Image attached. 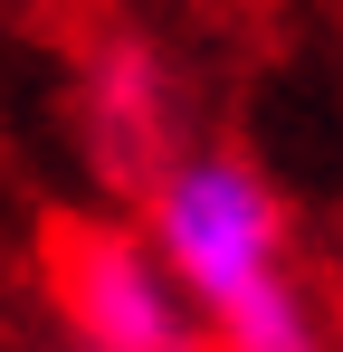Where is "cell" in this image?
<instances>
[{"label": "cell", "instance_id": "obj_1", "mask_svg": "<svg viewBox=\"0 0 343 352\" xmlns=\"http://www.w3.org/2000/svg\"><path fill=\"white\" fill-rule=\"evenodd\" d=\"M134 238L153 248V267L191 305V324H210L229 305L305 276L295 267V210H286V190L248 153H229V143H181L153 172V190L134 200Z\"/></svg>", "mask_w": 343, "mask_h": 352}, {"label": "cell", "instance_id": "obj_2", "mask_svg": "<svg viewBox=\"0 0 343 352\" xmlns=\"http://www.w3.org/2000/svg\"><path fill=\"white\" fill-rule=\"evenodd\" d=\"M48 305L76 352H210L191 305L153 267V248L134 238V219H105V210L48 229Z\"/></svg>", "mask_w": 343, "mask_h": 352}, {"label": "cell", "instance_id": "obj_3", "mask_svg": "<svg viewBox=\"0 0 343 352\" xmlns=\"http://www.w3.org/2000/svg\"><path fill=\"white\" fill-rule=\"evenodd\" d=\"M76 133H86V162L114 200L153 190V172L181 153V96H172V67L153 38H134V29L96 38V58L76 76Z\"/></svg>", "mask_w": 343, "mask_h": 352}]
</instances>
